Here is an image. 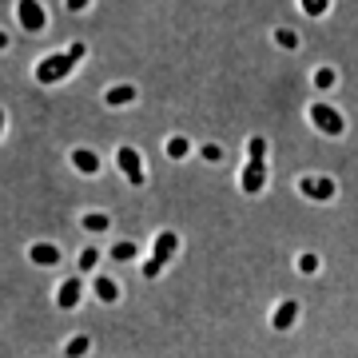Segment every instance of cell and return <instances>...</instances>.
Here are the masks:
<instances>
[{
	"mask_svg": "<svg viewBox=\"0 0 358 358\" xmlns=\"http://www.w3.org/2000/svg\"><path fill=\"white\" fill-rule=\"evenodd\" d=\"M84 52H88V44H68L64 52H52V56H44L36 64V80L40 84H60V80H68V72L84 60Z\"/></svg>",
	"mask_w": 358,
	"mask_h": 358,
	"instance_id": "6da1fadb",
	"label": "cell"
},
{
	"mask_svg": "<svg viewBox=\"0 0 358 358\" xmlns=\"http://www.w3.org/2000/svg\"><path fill=\"white\" fill-rule=\"evenodd\" d=\"M239 183H243L247 195L263 192V183H267V140L263 136L247 140V167H243V176H239Z\"/></svg>",
	"mask_w": 358,
	"mask_h": 358,
	"instance_id": "7a4b0ae2",
	"label": "cell"
},
{
	"mask_svg": "<svg viewBox=\"0 0 358 358\" xmlns=\"http://www.w3.org/2000/svg\"><path fill=\"white\" fill-rule=\"evenodd\" d=\"M307 120L322 131V136H343V131H346L343 112H334L331 103H310V108H307Z\"/></svg>",
	"mask_w": 358,
	"mask_h": 358,
	"instance_id": "3957f363",
	"label": "cell"
},
{
	"mask_svg": "<svg viewBox=\"0 0 358 358\" xmlns=\"http://www.w3.org/2000/svg\"><path fill=\"white\" fill-rule=\"evenodd\" d=\"M176 247H179V239L171 235V231H164V235H155V251H152V259L143 263V275L148 279H155V275H164V263L171 255H176Z\"/></svg>",
	"mask_w": 358,
	"mask_h": 358,
	"instance_id": "277c9868",
	"label": "cell"
},
{
	"mask_svg": "<svg viewBox=\"0 0 358 358\" xmlns=\"http://www.w3.org/2000/svg\"><path fill=\"white\" fill-rule=\"evenodd\" d=\"M16 24L24 32H44L48 28V13L40 0H16Z\"/></svg>",
	"mask_w": 358,
	"mask_h": 358,
	"instance_id": "5b68a950",
	"label": "cell"
},
{
	"mask_svg": "<svg viewBox=\"0 0 358 358\" xmlns=\"http://www.w3.org/2000/svg\"><path fill=\"white\" fill-rule=\"evenodd\" d=\"M115 164H120V171L128 176L131 187H143V164H140V152H136V148L120 143V148H115Z\"/></svg>",
	"mask_w": 358,
	"mask_h": 358,
	"instance_id": "8992f818",
	"label": "cell"
},
{
	"mask_svg": "<svg viewBox=\"0 0 358 358\" xmlns=\"http://www.w3.org/2000/svg\"><path fill=\"white\" fill-rule=\"evenodd\" d=\"M299 192L310 195V199H331V195H334V179H327V176H307V179H299Z\"/></svg>",
	"mask_w": 358,
	"mask_h": 358,
	"instance_id": "52a82bcc",
	"label": "cell"
},
{
	"mask_svg": "<svg viewBox=\"0 0 358 358\" xmlns=\"http://www.w3.org/2000/svg\"><path fill=\"white\" fill-rule=\"evenodd\" d=\"M294 319H299V303H294V299H282L279 307H275V315H271V327H275V331H291Z\"/></svg>",
	"mask_w": 358,
	"mask_h": 358,
	"instance_id": "ba28073f",
	"label": "cell"
},
{
	"mask_svg": "<svg viewBox=\"0 0 358 358\" xmlns=\"http://www.w3.org/2000/svg\"><path fill=\"white\" fill-rule=\"evenodd\" d=\"M80 294H84V282L80 279H68L60 291H56V307L60 310H76L80 307Z\"/></svg>",
	"mask_w": 358,
	"mask_h": 358,
	"instance_id": "9c48e42d",
	"label": "cell"
},
{
	"mask_svg": "<svg viewBox=\"0 0 358 358\" xmlns=\"http://www.w3.org/2000/svg\"><path fill=\"white\" fill-rule=\"evenodd\" d=\"M28 259H32L36 267H56V263H60V247H52V243H32Z\"/></svg>",
	"mask_w": 358,
	"mask_h": 358,
	"instance_id": "30bf717a",
	"label": "cell"
},
{
	"mask_svg": "<svg viewBox=\"0 0 358 358\" xmlns=\"http://www.w3.org/2000/svg\"><path fill=\"white\" fill-rule=\"evenodd\" d=\"M131 100H136V88L131 84H115V88L103 92V103L108 108H120V103H131Z\"/></svg>",
	"mask_w": 358,
	"mask_h": 358,
	"instance_id": "8fae6325",
	"label": "cell"
},
{
	"mask_svg": "<svg viewBox=\"0 0 358 358\" xmlns=\"http://www.w3.org/2000/svg\"><path fill=\"white\" fill-rule=\"evenodd\" d=\"M72 164H76V171H84V176H96V171H100V159H96V152H88V148H76V152H72Z\"/></svg>",
	"mask_w": 358,
	"mask_h": 358,
	"instance_id": "7c38bea8",
	"label": "cell"
},
{
	"mask_svg": "<svg viewBox=\"0 0 358 358\" xmlns=\"http://www.w3.org/2000/svg\"><path fill=\"white\" fill-rule=\"evenodd\" d=\"M96 294H100L103 303H120V287H115L108 275H100V279H96Z\"/></svg>",
	"mask_w": 358,
	"mask_h": 358,
	"instance_id": "4fadbf2b",
	"label": "cell"
},
{
	"mask_svg": "<svg viewBox=\"0 0 358 358\" xmlns=\"http://www.w3.org/2000/svg\"><path fill=\"white\" fill-rule=\"evenodd\" d=\"M88 334H76V338H68V346H64V355L68 358H84V355H88Z\"/></svg>",
	"mask_w": 358,
	"mask_h": 358,
	"instance_id": "5bb4252c",
	"label": "cell"
},
{
	"mask_svg": "<svg viewBox=\"0 0 358 358\" xmlns=\"http://www.w3.org/2000/svg\"><path fill=\"white\" fill-rule=\"evenodd\" d=\"M299 8L307 16H327L331 13V0H299Z\"/></svg>",
	"mask_w": 358,
	"mask_h": 358,
	"instance_id": "9a60e30c",
	"label": "cell"
},
{
	"mask_svg": "<svg viewBox=\"0 0 358 358\" xmlns=\"http://www.w3.org/2000/svg\"><path fill=\"white\" fill-rule=\"evenodd\" d=\"M187 148H192V140H183V136H171V140H167V155H171V159H183Z\"/></svg>",
	"mask_w": 358,
	"mask_h": 358,
	"instance_id": "2e32d148",
	"label": "cell"
},
{
	"mask_svg": "<svg viewBox=\"0 0 358 358\" xmlns=\"http://www.w3.org/2000/svg\"><path fill=\"white\" fill-rule=\"evenodd\" d=\"M275 44L287 48V52H294V48H299V36H294L291 28H275Z\"/></svg>",
	"mask_w": 358,
	"mask_h": 358,
	"instance_id": "e0dca14e",
	"label": "cell"
},
{
	"mask_svg": "<svg viewBox=\"0 0 358 358\" xmlns=\"http://www.w3.org/2000/svg\"><path fill=\"white\" fill-rule=\"evenodd\" d=\"M84 231H108V215L103 211H88L84 215Z\"/></svg>",
	"mask_w": 358,
	"mask_h": 358,
	"instance_id": "ac0fdd59",
	"label": "cell"
},
{
	"mask_svg": "<svg viewBox=\"0 0 358 358\" xmlns=\"http://www.w3.org/2000/svg\"><path fill=\"white\" fill-rule=\"evenodd\" d=\"M315 88H334V68H319V72H315Z\"/></svg>",
	"mask_w": 358,
	"mask_h": 358,
	"instance_id": "d6986e66",
	"label": "cell"
},
{
	"mask_svg": "<svg viewBox=\"0 0 358 358\" xmlns=\"http://www.w3.org/2000/svg\"><path fill=\"white\" fill-rule=\"evenodd\" d=\"M319 271V255H299V275H315Z\"/></svg>",
	"mask_w": 358,
	"mask_h": 358,
	"instance_id": "ffe728a7",
	"label": "cell"
},
{
	"mask_svg": "<svg viewBox=\"0 0 358 358\" xmlns=\"http://www.w3.org/2000/svg\"><path fill=\"white\" fill-rule=\"evenodd\" d=\"M96 263H100V251H96V247H88V251L80 255V271H92Z\"/></svg>",
	"mask_w": 358,
	"mask_h": 358,
	"instance_id": "44dd1931",
	"label": "cell"
},
{
	"mask_svg": "<svg viewBox=\"0 0 358 358\" xmlns=\"http://www.w3.org/2000/svg\"><path fill=\"white\" fill-rule=\"evenodd\" d=\"M131 255H136V243H115V247H112V259H115V263H120V259H131Z\"/></svg>",
	"mask_w": 358,
	"mask_h": 358,
	"instance_id": "7402d4cb",
	"label": "cell"
},
{
	"mask_svg": "<svg viewBox=\"0 0 358 358\" xmlns=\"http://www.w3.org/2000/svg\"><path fill=\"white\" fill-rule=\"evenodd\" d=\"M203 159H211V164H219V159H223V148H215V143H207V148H203Z\"/></svg>",
	"mask_w": 358,
	"mask_h": 358,
	"instance_id": "603a6c76",
	"label": "cell"
},
{
	"mask_svg": "<svg viewBox=\"0 0 358 358\" xmlns=\"http://www.w3.org/2000/svg\"><path fill=\"white\" fill-rule=\"evenodd\" d=\"M64 4H68V13H84L92 0H64Z\"/></svg>",
	"mask_w": 358,
	"mask_h": 358,
	"instance_id": "cb8c5ba5",
	"label": "cell"
},
{
	"mask_svg": "<svg viewBox=\"0 0 358 358\" xmlns=\"http://www.w3.org/2000/svg\"><path fill=\"white\" fill-rule=\"evenodd\" d=\"M4 48H8V36H4V32H0V52H4Z\"/></svg>",
	"mask_w": 358,
	"mask_h": 358,
	"instance_id": "d4e9b609",
	"label": "cell"
},
{
	"mask_svg": "<svg viewBox=\"0 0 358 358\" xmlns=\"http://www.w3.org/2000/svg\"><path fill=\"white\" fill-rule=\"evenodd\" d=\"M0 131H4V112H0Z\"/></svg>",
	"mask_w": 358,
	"mask_h": 358,
	"instance_id": "484cf974",
	"label": "cell"
}]
</instances>
